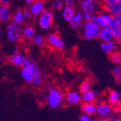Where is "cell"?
<instances>
[{
	"label": "cell",
	"mask_w": 121,
	"mask_h": 121,
	"mask_svg": "<svg viewBox=\"0 0 121 121\" xmlns=\"http://www.w3.org/2000/svg\"><path fill=\"white\" fill-rule=\"evenodd\" d=\"M79 6L83 13H89L91 15L95 13V3L94 0H81L79 2Z\"/></svg>",
	"instance_id": "30bf717a"
},
{
	"label": "cell",
	"mask_w": 121,
	"mask_h": 121,
	"mask_svg": "<svg viewBox=\"0 0 121 121\" xmlns=\"http://www.w3.org/2000/svg\"><path fill=\"white\" fill-rule=\"evenodd\" d=\"M83 37L86 40H91L94 38H98L102 28L96 22L90 21L85 22L82 26Z\"/></svg>",
	"instance_id": "7a4b0ae2"
},
{
	"label": "cell",
	"mask_w": 121,
	"mask_h": 121,
	"mask_svg": "<svg viewBox=\"0 0 121 121\" xmlns=\"http://www.w3.org/2000/svg\"><path fill=\"white\" fill-rule=\"evenodd\" d=\"M81 110L83 114L88 115H94L96 112V105L91 102V103H83L81 106Z\"/></svg>",
	"instance_id": "ac0fdd59"
},
{
	"label": "cell",
	"mask_w": 121,
	"mask_h": 121,
	"mask_svg": "<svg viewBox=\"0 0 121 121\" xmlns=\"http://www.w3.org/2000/svg\"><path fill=\"white\" fill-rule=\"evenodd\" d=\"M6 36L7 40L11 43H17L21 38V33L19 26L13 23H9L6 27Z\"/></svg>",
	"instance_id": "277c9868"
},
{
	"label": "cell",
	"mask_w": 121,
	"mask_h": 121,
	"mask_svg": "<svg viewBox=\"0 0 121 121\" xmlns=\"http://www.w3.org/2000/svg\"><path fill=\"white\" fill-rule=\"evenodd\" d=\"M1 4H1V3H0V6H1Z\"/></svg>",
	"instance_id": "ee69618b"
},
{
	"label": "cell",
	"mask_w": 121,
	"mask_h": 121,
	"mask_svg": "<svg viewBox=\"0 0 121 121\" xmlns=\"http://www.w3.org/2000/svg\"><path fill=\"white\" fill-rule=\"evenodd\" d=\"M65 7V3L62 0H53L52 4V8L53 10H62V8Z\"/></svg>",
	"instance_id": "4316f807"
},
{
	"label": "cell",
	"mask_w": 121,
	"mask_h": 121,
	"mask_svg": "<svg viewBox=\"0 0 121 121\" xmlns=\"http://www.w3.org/2000/svg\"><path fill=\"white\" fill-rule=\"evenodd\" d=\"M23 18H24L25 20H28V19L30 18L31 14L30 13V11L28 10V9H24L23 11Z\"/></svg>",
	"instance_id": "1f68e13d"
},
{
	"label": "cell",
	"mask_w": 121,
	"mask_h": 121,
	"mask_svg": "<svg viewBox=\"0 0 121 121\" xmlns=\"http://www.w3.org/2000/svg\"><path fill=\"white\" fill-rule=\"evenodd\" d=\"M111 121H121V120H120V119H117V118H115V119H113V120H112Z\"/></svg>",
	"instance_id": "60d3db41"
},
{
	"label": "cell",
	"mask_w": 121,
	"mask_h": 121,
	"mask_svg": "<svg viewBox=\"0 0 121 121\" xmlns=\"http://www.w3.org/2000/svg\"><path fill=\"white\" fill-rule=\"evenodd\" d=\"M112 74H113L114 76L120 75L121 70H120V66H119V65L115 66V67H114V68H112Z\"/></svg>",
	"instance_id": "f546056e"
},
{
	"label": "cell",
	"mask_w": 121,
	"mask_h": 121,
	"mask_svg": "<svg viewBox=\"0 0 121 121\" xmlns=\"http://www.w3.org/2000/svg\"><path fill=\"white\" fill-rule=\"evenodd\" d=\"M25 59H26V57L23 54H22L20 53H17V54H12V55L8 58V60L12 65H15V67L19 68V67H22Z\"/></svg>",
	"instance_id": "9a60e30c"
},
{
	"label": "cell",
	"mask_w": 121,
	"mask_h": 121,
	"mask_svg": "<svg viewBox=\"0 0 121 121\" xmlns=\"http://www.w3.org/2000/svg\"><path fill=\"white\" fill-rule=\"evenodd\" d=\"M80 121H94L89 115L83 114L80 116Z\"/></svg>",
	"instance_id": "4dcf8cb0"
},
{
	"label": "cell",
	"mask_w": 121,
	"mask_h": 121,
	"mask_svg": "<svg viewBox=\"0 0 121 121\" xmlns=\"http://www.w3.org/2000/svg\"><path fill=\"white\" fill-rule=\"evenodd\" d=\"M115 47H116V44H115V41L102 42V43H101L102 50L107 54H109L112 52H114L115 49Z\"/></svg>",
	"instance_id": "603a6c76"
},
{
	"label": "cell",
	"mask_w": 121,
	"mask_h": 121,
	"mask_svg": "<svg viewBox=\"0 0 121 121\" xmlns=\"http://www.w3.org/2000/svg\"><path fill=\"white\" fill-rule=\"evenodd\" d=\"M83 20V14L81 13H75L69 22L70 28L73 29H78L82 26Z\"/></svg>",
	"instance_id": "e0dca14e"
},
{
	"label": "cell",
	"mask_w": 121,
	"mask_h": 121,
	"mask_svg": "<svg viewBox=\"0 0 121 121\" xmlns=\"http://www.w3.org/2000/svg\"><path fill=\"white\" fill-rule=\"evenodd\" d=\"M42 81H43V78L41 75V71L40 68L37 65V66L35 68V70H34V77H33V81L31 83H33L36 86H39L41 84Z\"/></svg>",
	"instance_id": "cb8c5ba5"
},
{
	"label": "cell",
	"mask_w": 121,
	"mask_h": 121,
	"mask_svg": "<svg viewBox=\"0 0 121 121\" xmlns=\"http://www.w3.org/2000/svg\"><path fill=\"white\" fill-rule=\"evenodd\" d=\"M112 112V108L111 107V105L104 102V103H101L98 106H96V112L100 117H106L107 116H109Z\"/></svg>",
	"instance_id": "7c38bea8"
},
{
	"label": "cell",
	"mask_w": 121,
	"mask_h": 121,
	"mask_svg": "<svg viewBox=\"0 0 121 121\" xmlns=\"http://www.w3.org/2000/svg\"><path fill=\"white\" fill-rule=\"evenodd\" d=\"M64 3H65V6L73 7L75 4V0H65Z\"/></svg>",
	"instance_id": "836d02e7"
},
{
	"label": "cell",
	"mask_w": 121,
	"mask_h": 121,
	"mask_svg": "<svg viewBox=\"0 0 121 121\" xmlns=\"http://www.w3.org/2000/svg\"><path fill=\"white\" fill-rule=\"evenodd\" d=\"M98 39H99L102 42H107L115 41L114 36L112 33L109 27L107 28H102L100 30L99 35L98 36Z\"/></svg>",
	"instance_id": "5bb4252c"
},
{
	"label": "cell",
	"mask_w": 121,
	"mask_h": 121,
	"mask_svg": "<svg viewBox=\"0 0 121 121\" xmlns=\"http://www.w3.org/2000/svg\"><path fill=\"white\" fill-rule=\"evenodd\" d=\"M92 15L89 13H83V20L85 22H90L91 21Z\"/></svg>",
	"instance_id": "d6a6232c"
},
{
	"label": "cell",
	"mask_w": 121,
	"mask_h": 121,
	"mask_svg": "<svg viewBox=\"0 0 121 121\" xmlns=\"http://www.w3.org/2000/svg\"><path fill=\"white\" fill-rule=\"evenodd\" d=\"M97 96H98L97 92L90 90L89 91L82 94L81 101H83V103H91V102H94V101L96 99Z\"/></svg>",
	"instance_id": "d6986e66"
},
{
	"label": "cell",
	"mask_w": 121,
	"mask_h": 121,
	"mask_svg": "<svg viewBox=\"0 0 121 121\" xmlns=\"http://www.w3.org/2000/svg\"><path fill=\"white\" fill-rule=\"evenodd\" d=\"M12 23L15 24L17 26H23L24 23V18L23 15V10L18 9L14 13V15L12 16Z\"/></svg>",
	"instance_id": "44dd1931"
},
{
	"label": "cell",
	"mask_w": 121,
	"mask_h": 121,
	"mask_svg": "<svg viewBox=\"0 0 121 121\" xmlns=\"http://www.w3.org/2000/svg\"><path fill=\"white\" fill-rule=\"evenodd\" d=\"M45 41H47L49 45L57 50H62L65 45L63 40L56 33H49L45 37Z\"/></svg>",
	"instance_id": "8992f818"
},
{
	"label": "cell",
	"mask_w": 121,
	"mask_h": 121,
	"mask_svg": "<svg viewBox=\"0 0 121 121\" xmlns=\"http://www.w3.org/2000/svg\"><path fill=\"white\" fill-rule=\"evenodd\" d=\"M114 78H115V80L117 83H120L121 81V75H115V76H114Z\"/></svg>",
	"instance_id": "8d00e7d4"
},
{
	"label": "cell",
	"mask_w": 121,
	"mask_h": 121,
	"mask_svg": "<svg viewBox=\"0 0 121 121\" xmlns=\"http://www.w3.org/2000/svg\"><path fill=\"white\" fill-rule=\"evenodd\" d=\"M75 11L73 7L65 6L62 9V17L65 21H67V22L70 21V20L72 19V17L75 15Z\"/></svg>",
	"instance_id": "7402d4cb"
},
{
	"label": "cell",
	"mask_w": 121,
	"mask_h": 121,
	"mask_svg": "<svg viewBox=\"0 0 121 121\" xmlns=\"http://www.w3.org/2000/svg\"><path fill=\"white\" fill-rule=\"evenodd\" d=\"M24 1H25L26 3H28V4H31L33 2H34V0H24Z\"/></svg>",
	"instance_id": "ab89813d"
},
{
	"label": "cell",
	"mask_w": 121,
	"mask_h": 121,
	"mask_svg": "<svg viewBox=\"0 0 121 121\" xmlns=\"http://www.w3.org/2000/svg\"><path fill=\"white\" fill-rule=\"evenodd\" d=\"M112 16L108 13H103L96 15V22L102 28H107L109 26L112 21Z\"/></svg>",
	"instance_id": "9c48e42d"
},
{
	"label": "cell",
	"mask_w": 121,
	"mask_h": 121,
	"mask_svg": "<svg viewBox=\"0 0 121 121\" xmlns=\"http://www.w3.org/2000/svg\"><path fill=\"white\" fill-rule=\"evenodd\" d=\"M45 9V4L43 1L41 0H34L31 4H30L28 10L31 15L33 16H38L40 15L43 11Z\"/></svg>",
	"instance_id": "ba28073f"
},
{
	"label": "cell",
	"mask_w": 121,
	"mask_h": 121,
	"mask_svg": "<svg viewBox=\"0 0 121 121\" xmlns=\"http://www.w3.org/2000/svg\"><path fill=\"white\" fill-rule=\"evenodd\" d=\"M109 59H110V60L112 63L116 64L117 65L120 64L121 55H120V53L119 52L114 51L111 54H109Z\"/></svg>",
	"instance_id": "484cf974"
},
{
	"label": "cell",
	"mask_w": 121,
	"mask_h": 121,
	"mask_svg": "<svg viewBox=\"0 0 121 121\" xmlns=\"http://www.w3.org/2000/svg\"><path fill=\"white\" fill-rule=\"evenodd\" d=\"M43 99L48 107L52 109L57 108L63 100V96L60 89L55 87H51L47 94L43 96Z\"/></svg>",
	"instance_id": "6da1fadb"
},
{
	"label": "cell",
	"mask_w": 121,
	"mask_h": 121,
	"mask_svg": "<svg viewBox=\"0 0 121 121\" xmlns=\"http://www.w3.org/2000/svg\"><path fill=\"white\" fill-rule=\"evenodd\" d=\"M17 53H19V50H18V49H17V48H15V49L13 50V54H17Z\"/></svg>",
	"instance_id": "74e56055"
},
{
	"label": "cell",
	"mask_w": 121,
	"mask_h": 121,
	"mask_svg": "<svg viewBox=\"0 0 121 121\" xmlns=\"http://www.w3.org/2000/svg\"><path fill=\"white\" fill-rule=\"evenodd\" d=\"M21 36L26 39H32L35 36V29L30 26H26L20 30Z\"/></svg>",
	"instance_id": "ffe728a7"
},
{
	"label": "cell",
	"mask_w": 121,
	"mask_h": 121,
	"mask_svg": "<svg viewBox=\"0 0 121 121\" xmlns=\"http://www.w3.org/2000/svg\"><path fill=\"white\" fill-rule=\"evenodd\" d=\"M66 101L70 104H77L81 101V95L75 91H70L66 95Z\"/></svg>",
	"instance_id": "2e32d148"
},
{
	"label": "cell",
	"mask_w": 121,
	"mask_h": 121,
	"mask_svg": "<svg viewBox=\"0 0 121 121\" xmlns=\"http://www.w3.org/2000/svg\"><path fill=\"white\" fill-rule=\"evenodd\" d=\"M32 39L33 42L37 46H41L45 42V37L41 34H35V36Z\"/></svg>",
	"instance_id": "f1b7e54d"
},
{
	"label": "cell",
	"mask_w": 121,
	"mask_h": 121,
	"mask_svg": "<svg viewBox=\"0 0 121 121\" xmlns=\"http://www.w3.org/2000/svg\"><path fill=\"white\" fill-rule=\"evenodd\" d=\"M91 85L90 81L89 80H86L83 81L80 86V91L82 94L87 92L91 90Z\"/></svg>",
	"instance_id": "83f0119b"
},
{
	"label": "cell",
	"mask_w": 121,
	"mask_h": 121,
	"mask_svg": "<svg viewBox=\"0 0 121 121\" xmlns=\"http://www.w3.org/2000/svg\"><path fill=\"white\" fill-rule=\"evenodd\" d=\"M54 20V15L51 10L44 9L43 13L39 15V25L43 30H48L52 26Z\"/></svg>",
	"instance_id": "5b68a950"
},
{
	"label": "cell",
	"mask_w": 121,
	"mask_h": 121,
	"mask_svg": "<svg viewBox=\"0 0 121 121\" xmlns=\"http://www.w3.org/2000/svg\"><path fill=\"white\" fill-rule=\"evenodd\" d=\"M109 28H110L115 40L120 43L121 41V15L112 16L111 23Z\"/></svg>",
	"instance_id": "52a82bcc"
},
{
	"label": "cell",
	"mask_w": 121,
	"mask_h": 121,
	"mask_svg": "<svg viewBox=\"0 0 121 121\" xmlns=\"http://www.w3.org/2000/svg\"><path fill=\"white\" fill-rule=\"evenodd\" d=\"M12 18V13L9 5L1 4L0 6V22L8 23Z\"/></svg>",
	"instance_id": "4fadbf2b"
},
{
	"label": "cell",
	"mask_w": 121,
	"mask_h": 121,
	"mask_svg": "<svg viewBox=\"0 0 121 121\" xmlns=\"http://www.w3.org/2000/svg\"><path fill=\"white\" fill-rule=\"evenodd\" d=\"M107 12L112 16L120 15L121 13V0H116L115 2L106 4Z\"/></svg>",
	"instance_id": "8fae6325"
},
{
	"label": "cell",
	"mask_w": 121,
	"mask_h": 121,
	"mask_svg": "<svg viewBox=\"0 0 121 121\" xmlns=\"http://www.w3.org/2000/svg\"><path fill=\"white\" fill-rule=\"evenodd\" d=\"M11 2V0H0V3L4 5H9Z\"/></svg>",
	"instance_id": "e575fe53"
},
{
	"label": "cell",
	"mask_w": 121,
	"mask_h": 121,
	"mask_svg": "<svg viewBox=\"0 0 121 121\" xmlns=\"http://www.w3.org/2000/svg\"><path fill=\"white\" fill-rule=\"evenodd\" d=\"M0 70H1V63H0Z\"/></svg>",
	"instance_id": "7bdbcfd3"
},
{
	"label": "cell",
	"mask_w": 121,
	"mask_h": 121,
	"mask_svg": "<svg viewBox=\"0 0 121 121\" xmlns=\"http://www.w3.org/2000/svg\"><path fill=\"white\" fill-rule=\"evenodd\" d=\"M37 64L35 62L32 61L29 58L26 57L20 70L21 76L26 82L30 83H32L34 70Z\"/></svg>",
	"instance_id": "3957f363"
},
{
	"label": "cell",
	"mask_w": 121,
	"mask_h": 121,
	"mask_svg": "<svg viewBox=\"0 0 121 121\" xmlns=\"http://www.w3.org/2000/svg\"><path fill=\"white\" fill-rule=\"evenodd\" d=\"M101 1L106 5V4H110V3H112V2H115L116 0H101Z\"/></svg>",
	"instance_id": "d590c367"
},
{
	"label": "cell",
	"mask_w": 121,
	"mask_h": 121,
	"mask_svg": "<svg viewBox=\"0 0 121 121\" xmlns=\"http://www.w3.org/2000/svg\"><path fill=\"white\" fill-rule=\"evenodd\" d=\"M120 94L115 90L110 91L108 96V102L110 105H117L120 102Z\"/></svg>",
	"instance_id": "d4e9b609"
},
{
	"label": "cell",
	"mask_w": 121,
	"mask_h": 121,
	"mask_svg": "<svg viewBox=\"0 0 121 121\" xmlns=\"http://www.w3.org/2000/svg\"><path fill=\"white\" fill-rule=\"evenodd\" d=\"M41 1H43V2H44V1H49V0H41Z\"/></svg>",
	"instance_id": "b9f144b4"
},
{
	"label": "cell",
	"mask_w": 121,
	"mask_h": 121,
	"mask_svg": "<svg viewBox=\"0 0 121 121\" xmlns=\"http://www.w3.org/2000/svg\"><path fill=\"white\" fill-rule=\"evenodd\" d=\"M3 34H4V29L2 27H0V36H2Z\"/></svg>",
	"instance_id": "f35d334b"
}]
</instances>
